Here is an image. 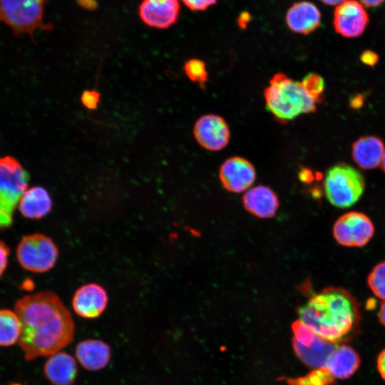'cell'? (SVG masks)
<instances>
[{
	"label": "cell",
	"mask_w": 385,
	"mask_h": 385,
	"mask_svg": "<svg viewBox=\"0 0 385 385\" xmlns=\"http://www.w3.org/2000/svg\"><path fill=\"white\" fill-rule=\"evenodd\" d=\"M359 364L358 354L349 346L340 345L332 351L326 368L334 379H345L356 372Z\"/></svg>",
	"instance_id": "obj_20"
},
{
	"label": "cell",
	"mask_w": 385,
	"mask_h": 385,
	"mask_svg": "<svg viewBox=\"0 0 385 385\" xmlns=\"http://www.w3.org/2000/svg\"><path fill=\"white\" fill-rule=\"evenodd\" d=\"M299 178L305 183L311 182L313 180V174L310 170L304 168L299 173Z\"/></svg>",
	"instance_id": "obj_34"
},
{
	"label": "cell",
	"mask_w": 385,
	"mask_h": 385,
	"mask_svg": "<svg viewBox=\"0 0 385 385\" xmlns=\"http://www.w3.org/2000/svg\"><path fill=\"white\" fill-rule=\"evenodd\" d=\"M9 385H21V384H19V383H13V384H9Z\"/></svg>",
	"instance_id": "obj_40"
},
{
	"label": "cell",
	"mask_w": 385,
	"mask_h": 385,
	"mask_svg": "<svg viewBox=\"0 0 385 385\" xmlns=\"http://www.w3.org/2000/svg\"><path fill=\"white\" fill-rule=\"evenodd\" d=\"M186 76L192 81L203 84L207 79V71L203 61L192 58L184 65Z\"/></svg>",
	"instance_id": "obj_26"
},
{
	"label": "cell",
	"mask_w": 385,
	"mask_h": 385,
	"mask_svg": "<svg viewBox=\"0 0 385 385\" xmlns=\"http://www.w3.org/2000/svg\"><path fill=\"white\" fill-rule=\"evenodd\" d=\"M369 21L363 5L356 0H345L336 7L334 12V28L337 34L345 38L361 36Z\"/></svg>",
	"instance_id": "obj_9"
},
{
	"label": "cell",
	"mask_w": 385,
	"mask_h": 385,
	"mask_svg": "<svg viewBox=\"0 0 385 385\" xmlns=\"http://www.w3.org/2000/svg\"><path fill=\"white\" fill-rule=\"evenodd\" d=\"M364 99L363 94H356L351 98L349 105L354 109H359L363 106Z\"/></svg>",
	"instance_id": "obj_32"
},
{
	"label": "cell",
	"mask_w": 385,
	"mask_h": 385,
	"mask_svg": "<svg viewBox=\"0 0 385 385\" xmlns=\"http://www.w3.org/2000/svg\"><path fill=\"white\" fill-rule=\"evenodd\" d=\"M11 250L6 243L0 240V278L4 274L8 265Z\"/></svg>",
	"instance_id": "obj_30"
},
{
	"label": "cell",
	"mask_w": 385,
	"mask_h": 385,
	"mask_svg": "<svg viewBox=\"0 0 385 385\" xmlns=\"http://www.w3.org/2000/svg\"><path fill=\"white\" fill-rule=\"evenodd\" d=\"M359 2L366 7H375L381 4L385 0H359Z\"/></svg>",
	"instance_id": "obj_35"
},
{
	"label": "cell",
	"mask_w": 385,
	"mask_h": 385,
	"mask_svg": "<svg viewBox=\"0 0 385 385\" xmlns=\"http://www.w3.org/2000/svg\"><path fill=\"white\" fill-rule=\"evenodd\" d=\"M301 83L317 103L322 102L325 83L324 78L320 75L315 73H309L304 77Z\"/></svg>",
	"instance_id": "obj_25"
},
{
	"label": "cell",
	"mask_w": 385,
	"mask_h": 385,
	"mask_svg": "<svg viewBox=\"0 0 385 385\" xmlns=\"http://www.w3.org/2000/svg\"><path fill=\"white\" fill-rule=\"evenodd\" d=\"M336 346V344L319 335L308 346H303L294 340V349L299 359L307 365L316 369L326 367L327 361Z\"/></svg>",
	"instance_id": "obj_21"
},
{
	"label": "cell",
	"mask_w": 385,
	"mask_h": 385,
	"mask_svg": "<svg viewBox=\"0 0 385 385\" xmlns=\"http://www.w3.org/2000/svg\"><path fill=\"white\" fill-rule=\"evenodd\" d=\"M294 340L303 346L309 345L317 334L311 329L305 326L300 321L295 322L292 325Z\"/></svg>",
	"instance_id": "obj_27"
},
{
	"label": "cell",
	"mask_w": 385,
	"mask_h": 385,
	"mask_svg": "<svg viewBox=\"0 0 385 385\" xmlns=\"http://www.w3.org/2000/svg\"><path fill=\"white\" fill-rule=\"evenodd\" d=\"M219 176L223 187L228 191L240 192L255 182L256 171L247 159L235 156L227 159L220 168Z\"/></svg>",
	"instance_id": "obj_11"
},
{
	"label": "cell",
	"mask_w": 385,
	"mask_h": 385,
	"mask_svg": "<svg viewBox=\"0 0 385 385\" xmlns=\"http://www.w3.org/2000/svg\"><path fill=\"white\" fill-rule=\"evenodd\" d=\"M334 377L326 367L317 369L307 376L289 381L292 385H332Z\"/></svg>",
	"instance_id": "obj_24"
},
{
	"label": "cell",
	"mask_w": 385,
	"mask_h": 385,
	"mask_svg": "<svg viewBox=\"0 0 385 385\" xmlns=\"http://www.w3.org/2000/svg\"><path fill=\"white\" fill-rule=\"evenodd\" d=\"M16 257L26 270L43 273L51 270L58 259V248L47 235L33 233L24 236L16 247Z\"/></svg>",
	"instance_id": "obj_7"
},
{
	"label": "cell",
	"mask_w": 385,
	"mask_h": 385,
	"mask_svg": "<svg viewBox=\"0 0 385 385\" xmlns=\"http://www.w3.org/2000/svg\"><path fill=\"white\" fill-rule=\"evenodd\" d=\"M324 192L329 202L340 208L355 204L364 193L365 180L361 173L346 163L330 168L325 175Z\"/></svg>",
	"instance_id": "obj_6"
},
{
	"label": "cell",
	"mask_w": 385,
	"mask_h": 385,
	"mask_svg": "<svg viewBox=\"0 0 385 385\" xmlns=\"http://www.w3.org/2000/svg\"><path fill=\"white\" fill-rule=\"evenodd\" d=\"M81 103L88 109H96L100 100V93L96 91L87 90L83 91L81 97Z\"/></svg>",
	"instance_id": "obj_28"
},
{
	"label": "cell",
	"mask_w": 385,
	"mask_h": 385,
	"mask_svg": "<svg viewBox=\"0 0 385 385\" xmlns=\"http://www.w3.org/2000/svg\"><path fill=\"white\" fill-rule=\"evenodd\" d=\"M361 61L369 66H374L379 61V55L374 51L365 50L360 56Z\"/></svg>",
	"instance_id": "obj_31"
},
{
	"label": "cell",
	"mask_w": 385,
	"mask_h": 385,
	"mask_svg": "<svg viewBox=\"0 0 385 385\" xmlns=\"http://www.w3.org/2000/svg\"><path fill=\"white\" fill-rule=\"evenodd\" d=\"M368 285L378 298L385 301V262L374 267L368 277Z\"/></svg>",
	"instance_id": "obj_23"
},
{
	"label": "cell",
	"mask_w": 385,
	"mask_h": 385,
	"mask_svg": "<svg viewBox=\"0 0 385 385\" xmlns=\"http://www.w3.org/2000/svg\"><path fill=\"white\" fill-rule=\"evenodd\" d=\"M377 368L381 377L385 380V349L378 356Z\"/></svg>",
	"instance_id": "obj_33"
},
{
	"label": "cell",
	"mask_w": 385,
	"mask_h": 385,
	"mask_svg": "<svg viewBox=\"0 0 385 385\" xmlns=\"http://www.w3.org/2000/svg\"><path fill=\"white\" fill-rule=\"evenodd\" d=\"M322 2H323L325 4L327 5H339L345 0H320Z\"/></svg>",
	"instance_id": "obj_38"
},
{
	"label": "cell",
	"mask_w": 385,
	"mask_h": 385,
	"mask_svg": "<svg viewBox=\"0 0 385 385\" xmlns=\"http://www.w3.org/2000/svg\"><path fill=\"white\" fill-rule=\"evenodd\" d=\"M43 366L45 377L53 385H73L78 366L73 356L59 351L50 356Z\"/></svg>",
	"instance_id": "obj_14"
},
{
	"label": "cell",
	"mask_w": 385,
	"mask_h": 385,
	"mask_svg": "<svg viewBox=\"0 0 385 385\" xmlns=\"http://www.w3.org/2000/svg\"><path fill=\"white\" fill-rule=\"evenodd\" d=\"M267 109L279 121L292 120L303 113L317 110V101L302 86L282 73L274 74L265 89Z\"/></svg>",
	"instance_id": "obj_3"
},
{
	"label": "cell",
	"mask_w": 385,
	"mask_h": 385,
	"mask_svg": "<svg viewBox=\"0 0 385 385\" xmlns=\"http://www.w3.org/2000/svg\"><path fill=\"white\" fill-rule=\"evenodd\" d=\"M180 10L178 0H143L139 16L147 26L165 29L177 22Z\"/></svg>",
	"instance_id": "obj_12"
},
{
	"label": "cell",
	"mask_w": 385,
	"mask_h": 385,
	"mask_svg": "<svg viewBox=\"0 0 385 385\" xmlns=\"http://www.w3.org/2000/svg\"><path fill=\"white\" fill-rule=\"evenodd\" d=\"M242 202L250 213L260 218L273 217L279 207V200L275 192L264 185L250 189L244 195Z\"/></svg>",
	"instance_id": "obj_17"
},
{
	"label": "cell",
	"mask_w": 385,
	"mask_h": 385,
	"mask_svg": "<svg viewBox=\"0 0 385 385\" xmlns=\"http://www.w3.org/2000/svg\"><path fill=\"white\" fill-rule=\"evenodd\" d=\"M14 312L21 324L17 343L26 361L55 354L73 340L71 314L53 292L24 296L16 302Z\"/></svg>",
	"instance_id": "obj_1"
},
{
	"label": "cell",
	"mask_w": 385,
	"mask_h": 385,
	"mask_svg": "<svg viewBox=\"0 0 385 385\" xmlns=\"http://www.w3.org/2000/svg\"><path fill=\"white\" fill-rule=\"evenodd\" d=\"M378 315L380 322L385 327V301L381 303Z\"/></svg>",
	"instance_id": "obj_37"
},
{
	"label": "cell",
	"mask_w": 385,
	"mask_h": 385,
	"mask_svg": "<svg viewBox=\"0 0 385 385\" xmlns=\"http://www.w3.org/2000/svg\"><path fill=\"white\" fill-rule=\"evenodd\" d=\"M29 181V173L16 158L0 157V231L12 226L14 212Z\"/></svg>",
	"instance_id": "obj_4"
},
{
	"label": "cell",
	"mask_w": 385,
	"mask_h": 385,
	"mask_svg": "<svg viewBox=\"0 0 385 385\" xmlns=\"http://www.w3.org/2000/svg\"><path fill=\"white\" fill-rule=\"evenodd\" d=\"M285 20L289 29L298 34H309L321 22V13L315 4L302 1L293 4L287 10Z\"/></svg>",
	"instance_id": "obj_15"
},
{
	"label": "cell",
	"mask_w": 385,
	"mask_h": 385,
	"mask_svg": "<svg viewBox=\"0 0 385 385\" xmlns=\"http://www.w3.org/2000/svg\"><path fill=\"white\" fill-rule=\"evenodd\" d=\"M298 312L302 324L334 344L350 339L360 320L355 298L338 287H328L314 294Z\"/></svg>",
	"instance_id": "obj_2"
},
{
	"label": "cell",
	"mask_w": 385,
	"mask_h": 385,
	"mask_svg": "<svg viewBox=\"0 0 385 385\" xmlns=\"http://www.w3.org/2000/svg\"><path fill=\"white\" fill-rule=\"evenodd\" d=\"M381 167H382V169L384 171L385 173V152H384V156H383V159H382V161H381Z\"/></svg>",
	"instance_id": "obj_39"
},
{
	"label": "cell",
	"mask_w": 385,
	"mask_h": 385,
	"mask_svg": "<svg viewBox=\"0 0 385 385\" xmlns=\"http://www.w3.org/2000/svg\"><path fill=\"white\" fill-rule=\"evenodd\" d=\"M374 232V225L369 217L359 212H349L342 215L333 227L334 239L346 247L366 245Z\"/></svg>",
	"instance_id": "obj_8"
},
{
	"label": "cell",
	"mask_w": 385,
	"mask_h": 385,
	"mask_svg": "<svg viewBox=\"0 0 385 385\" xmlns=\"http://www.w3.org/2000/svg\"><path fill=\"white\" fill-rule=\"evenodd\" d=\"M77 2L83 8L93 9L96 4L95 0H77Z\"/></svg>",
	"instance_id": "obj_36"
},
{
	"label": "cell",
	"mask_w": 385,
	"mask_h": 385,
	"mask_svg": "<svg viewBox=\"0 0 385 385\" xmlns=\"http://www.w3.org/2000/svg\"><path fill=\"white\" fill-rule=\"evenodd\" d=\"M184 4L192 11H204L215 4L217 0H181Z\"/></svg>",
	"instance_id": "obj_29"
},
{
	"label": "cell",
	"mask_w": 385,
	"mask_h": 385,
	"mask_svg": "<svg viewBox=\"0 0 385 385\" xmlns=\"http://www.w3.org/2000/svg\"><path fill=\"white\" fill-rule=\"evenodd\" d=\"M21 324L15 312L0 309V346H9L18 342Z\"/></svg>",
	"instance_id": "obj_22"
},
{
	"label": "cell",
	"mask_w": 385,
	"mask_h": 385,
	"mask_svg": "<svg viewBox=\"0 0 385 385\" xmlns=\"http://www.w3.org/2000/svg\"><path fill=\"white\" fill-rule=\"evenodd\" d=\"M193 134L202 148L211 151L226 147L230 137L227 123L223 118L215 114L201 116L194 125Z\"/></svg>",
	"instance_id": "obj_10"
},
{
	"label": "cell",
	"mask_w": 385,
	"mask_h": 385,
	"mask_svg": "<svg viewBox=\"0 0 385 385\" xmlns=\"http://www.w3.org/2000/svg\"><path fill=\"white\" fill-rule=\"evenodd\" d=\"M108 302V294L102 286L88 283L76 291L72 299V307L79 317L95 319L105 311Z\"/></svg>",
	"instance_id": "obj_13"
},
{
	"label": "cell",
	"mask_w": 385,
	"mask_h": 385,
	"mask_svg": "<svg viewBox=\"0 0 385 385\" xmlns=\"http://www.w3.org/2000/svg\"><path fill=\"white\" fill-rule=\"evenodd\" d=\"M53 202L50 194L41 186L28 188L23 194L17 208L26 219L38 220L51 211Z\"/></svg>",
	"instance_id": "obj_19"
},
{
	"label": "cell",
	"mask_w": 385,
	"mask_h": 385,
	"mask_svg": "<svg viewBox=\"0 0 385 385\" xmlns=\"http://www.w3.org/2000/svg\"><path fill=\"white\" fill-rule=\"evenodd\" d=\"M75 356L85 369L91 371L104 369L111 359V349L100 339H86L76 346Z\"/></svg>",
	"instance_id": "obj_16"
},
{
	"label": "cell",
	"mask_w": 385,
	"mask_h": 385,
	"mask_svg": "<svg viewBox=\"0 0 385 385\" xmlns=\"http://www.w3.org/2000/svg\"><path fill=\"white\" fill-rule=\"evenodd\" d=\"M48 0H0V24L8 26L16 36L28 35L32 40L37 30H50L44 10Z\"/></svg>",
	"instance_id": "obj_5"
},
{
	"label": "cell",
	"mask_w": 385,
	"mask_h": 385,
	"mask_svg": "<svg viewBox=\"0 0 385 385\" xmlns=\"http://www.w3.org/2000/svg\"><path fill=\"white\" fill-rule=\"evenodd\" d=\"M383 140L374 135L361 136L351 146V155L355 163L362 169L377 168L384 154Z\"/></svg>",
	"instance_id": "obj_18"
}]
</instances>
